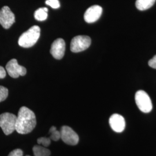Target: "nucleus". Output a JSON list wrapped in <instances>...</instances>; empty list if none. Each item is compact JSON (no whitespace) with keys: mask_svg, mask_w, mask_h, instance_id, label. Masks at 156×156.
<instances>
[{"mask_svg":"<svg viewBox=\"0 0 156 156\" xmlns=\"http://www.w3.org/2000/svg\"><path fill=\"white\" fill-rule=\"evenodd\" d=\"M66 43L63 39H56L51 46L50 52L52 56L57 60H60L64 56Z\"/></svg>","mask_w":156,"mask_h":156,"instance_id":"nucleus-9","label":"nucleus"},{"mask_svg":"<svg viewBox=\"0 0 156 156\" xmlns=\"http://www.w3.org/2000/svg\"><path fill=\"white\" fill-rule=\"evenodd\" d=\"M6 70L9 75L13 78H19L20 76H24L27 70L25 67L19 65L16 59H12L6 65Z\"/></svg>","mask_w":156,"mask_h":156,"instance_id":"nucleus-8","label":"nucleus"},{"mask_svg":"<svg viewBox=\"0 0 156 156\" xmlns=\"http://www.w3.org/2000/svg\"><path fill=\"white\" fill-rule=\"evenodd\" d=\"M48 9L47 8H41L34 13V17L37 20L44 21L48 18Z\"/></svg>","mask_w":156,"mask_h":156,"instance_id":"nucleus-14","label":"nucleus"},{"mask_svg":"<svg viewBox=\"0 0 156 156\" xmlns=\"http://www.w3.org/2000/svg\"><path fill=\"white\" fill-rule=\"evenodd\" d=\"M148 64L151 68L156 69V55L149 61Z\"/></svg>","mask_w":156,"mask_h":156,"instance_id":"nucleus-20","label":"nucleus"},{"mask_svg":"<svg viewBox=\"0 0 156 156\" xmlns=\"http://www.w3.org/2000/svg\"><path fill=\"white\" fill-rule=\"evenodd\" d=\"M91 38L86 35L75 37L71 42L70 49L73 53H78L86 50L91 45Z\"/></svg>","mask_w":156,"mask_h":156,"instance_id":"nucleus-5","label":"nucleus"},{"mask_svg":"<svg viewBox=\"0 0 156 156\" xmlns=\"http://www.w3.org/2000/svg\"><path fill=\"white\" fill-rule=\"evenodd\" d=\"M102 13V8L99 5L91 6L89 8L84 15V19L86 22L92 23L97 21Z\"/></svg>","mask_w":156,"mask_h":156,"instance_id":"nucleus-10","label":"nucleus"},{"mask_svg":"<svg viewBox=\"0 0 156 156\" xmlns=\"http://www.w3.org/2000/svg\"><path fill=\"white\" fill-rule=\"evenodd\" d=\"M50 134V139L53 141H58L60 139H61V134L60 131H58V130H55L53 131H51L49 133Z\"/></svg>","mask_w":156,"mask_h":156,"instance_id":"nucleus-17","label":"nucleus"},{"mask_svg":"<svg viewBox=\"0 0 156 156\" xmlns=\"http://www.w3.org/2000/svg\"><path fill=\"white\" fill-rule=\"evenodd\" d=\"M136 105L140 111L144 113H149L152 110L153 105L151 98L145 91H138L135 96Z\"/></svg>","mask_w":156,"mask_h":156,"instance_id":"nucleus-4","label":"nucleus"},{"mask_svg":"<svg viewBox=\"0 0 156 156\" xmlns=\"http://www.w3.org/2000/svg\"><path fill=\"white\" fill-rule=\"evenodd\" d=\"M16 116L11 113L6 112L0 115V127L6 135L16 130Z\"/></svg>","mask_w":156,"mask_h":156,"instance_id":"nucleus-3","label":"nucleus"},{"mask_svg":"<svg viewBox=\"0 0 156 156\" xmlns=\"http://www.w3.org/2000/svg\"><path fill=\"white\" fill-rule=\"evenodd\" d=\"M61 139L67 145H76L79 142V138L72 128L67 126H62L60 129Z\"/></svg>","mask_w":156,"mask_h":156,"instance_id":"nucleus-6","label":"nucleus"},{"mask_svg":"<svg viewBox=\"0 0 156 156\" xmlns=\"http://www.w3.org/2000/svg\"><path fill=\"white\" fill-rule=\"evenodd\" d=\"M15 22V16L8 6H4L0 10V24L5 29H9Z\"/></svg>","mask_w":156,"mask_h":156,"instance_id":"nucleus-7","label":"nucleus"},{"mask_svg":"<svg viewBox=\"0 0 156 156\" xmlns=\"http://www.w3.org/2000/svg\"><path fill=\"white\" fill-rule=\"evenodd\" d=\"M6 76L5 69L1 66H0V79H3Z\"/></svg>","mask_w":156,"mask_h":156,"instance_id":"nucleus-21","label":"nucleus"},{"mask_svg":"<svg viewBox=\"0 0 156 156\" xmlns=\"http://www.w3.org/2000/svg\"><path fill=\"white\" fill-rule=\"evenodd\" d=\"M37 142L39 145H42L44 147H48L50 145L51 140L50 138L47 137H41L37 140Z\"/></svg>","mask_w":156,"mask_h":156,"instance_id":"nucleus-16","label":"nucleus"},{"mask_svg":"<svg viewBox=\"0 0 156 156\" xmlns=\"http://www.w3.org/2000/svg\"><path fill=\"white\" fill-rule=\"evenodd\" d=\"M23 152L20 149H16L15 150L12 151L9 154L8 156H23Z\"/></svg>","mask_w":156,"mask_h":156,"instance_id":"nucleus-19","label":"nucleus"},{"mask_svg":"<svg viewBox=\"0 0 156 156\" xmlns=\"http://www.w3.org/2000/svg\"><path fill=\"white\" fill-rule=\"evenodd\" d=\"M8 95V90L4 86H0V102L5 100Z\"/></svg>","mask_w":156,"mask_h":156,"instance_id":"nucleus-15","label":"nucleus"},{"mask_svg":"<svg viewBox=\"0 0 156 156\" xmlns=\"http://www.w3.org/2000/svg\"><path fill=\"white\" fill-rule=\"evenodd\" d=\"M28 156V155H27V156Z\"/></svg>","mask_w":156,"mask_h":156,"instance_id":"nucleus-22","label":"nucleus"},{"mask_svg":"<svg viewBox=\"0 0 156 156\" xmlns=\"http://www.w3.org/2000/svg\"><path fill=\"white\" fill-rule=\"evenodd\" d=\"M41 29L38 26H33L27 31L23 33L18 40L20 46L28 48L35 45L40 37Z\"/></svg>","mask_w":156,"mask_h":156,"instance_id":"nucleus-2","label":"nucleus"},{"mask_svg":"<svg viewBox=\"0 0 156 156\" xmlns=\"http://www.w3.org/2000/svg\"><path fill=\"white\" fill-rule=\"evenodd\" d=\"M46 4L50 6L53 9H57L60 8V2L58 0H46Z\"/></svg>","mask_w":156,"mask_h":156,"instance_id":"nucleus-18","label":"nucleus"},{"mask_svg":"<svg viewBox=\"0 0 156 156\" xmlns=\"http://www.w3.org/2000/svg\"><path fill=\"white\" fill-rule=\"evenodd\" d=\"M34 156H50V151L44 146H34L33 148Z\"/></svg>","mask_w":156,"mask_h":156,"instance_id":"nucleus-13","label":"nucleus"},{"mask_svg":"<svg viewBox=\"0 0 156 156\" xmlns=\"http://www.w3.org/2000/svg\"><path fill=\"white\" fill-rule=\"evenodd\" d=\"M109 122L112 129L116 133H122L125 129V120L120 115L117 113L112 115L109 118Z\"/></svg>","mask_w":156,"mask_h":156,"instance_id":"nucleus-11","label":"nucleus"},{"mask_svg":"<svg viewBox=\"0 0 156 156\" xmlns=\"http://www.w3.org/2000/svg\"><path fill=\"white\" fill-rule=\"evenodd\" d=\"M155 2L156 0H136L135 5L140 11H145L153 5Z\"/></svg>","mask_w":156,"mask_h":156,"instance_id":"nucleus-12","label":"nucleus"},{"mask_svg":"<svg viewBox=\"0 0 156 156\" xmlns=\"http://www.w3.org/2000/svg\"><path fill=\"white\" fill-rule=\"evenodd\" d=\"M36 124V117L33 112L26 106L20 108L17 116V132L20 134L30 133L35 127Z\"/></svg>","mask_w":156,"mask_h":156,"instance_id":"nucleus-1","label":"nucleus"}]
</instances>
